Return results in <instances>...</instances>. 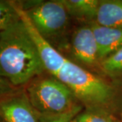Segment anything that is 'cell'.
I'll return each mask as SVG.
<instances>
[{
	"label": "cell",
	"instance_id": "cell-13",
	"mask_svg": "<svg viewBox=\"0 0 122 122\" xmlns=\"http://www.w3.org/2000/svg\"><path fill=\"white\" fill-rule=\"evenodd\" d=\"M117 119L115 114L108 110L85 109L73 119L72 122H115Z\"/></svg>",
	"mask_w": 122,
	"mask_h": 122
},
{
	"label": "cell",
	"instance_id": "cell-1",
	"mask_svg": "<svg viewBox=\"0 0 122 122\" xmlns=\"http://www.w3.org/2000/svg\"><path fill=\"white\" fill-rule=\"evenodd\" d=\"M46 72L35 44L20 20L0 31V75L24 87Z\"/></svg>",
	"mask_w": 122,
	"mask_h": 122
},
{
	"label": "cell",
	"instance_id": "cell-20",
	"mask_svg": "<svg viewBox=\"0 0 122 122\" xmlns=\"http://www.w3.org/2000/svg\"></svg>",
	"mask_w": 122,
	"mask_h": 122
},
{
	"label": "cell",
	"instance_id": "cell-8",
	"mask_svg": "<svg viewBox=\"0 0 122 122\" xmlns=\"http://www.w3.org/2000/svg\"><path fill=\"white\" fill-rule=\"evenodd\" d=\"M96 39L100 62L122 47V29L90 24Z\"/></svg>",
	"mask_w": 122,
	"mask_h": 122
},
{
	"label": "cell",
	"instance_id": "cell-9",
	"mask_svg": "<svg viewBox=\"0 0 122 122\" xmlns=\"http://www.w3.org/2000/svg\"><path fill=\"white\" fill-rule=\"evenodd\" d=\"M94 22L122 29V0H100Z\"/></svg>",
	"mask_w": 122,
	"mask_h": 122
},
{
	"label": "cell",
	"instance_id": "cell-11",
	"mask_svg": "<svg viewBox=\"0 0 122 122\" xmlns=\"http://www.w3.org/2000/svg\"><path fill=\"white\" fill-rule=\"evenodd\" d=\"M100 70L102 77L122 85V47L100 62Z\"/></svg>",
	"mask_w": 122,
	"mask_h": 122
},
{
	"label": "cell",
	"instance_id": "cell-18",
	"mask_svg": "<svg viewBox=\"0 0 122 122\" xmlns=\"http://www.w3.org/2000/svg\"><path fill=\"white\" fill-rule=\"evenodd\" d=\"M1 29H0V31H1Z\"/></svg>",
	"mask_w": 122,
	"mask_h": 122
},
{
	"label": "cell",
	"instance_id": "cell-3",
	"mask_svg": "<svg viewBox=\"0 0 122 122\" xmlns=\"http://www.w3.org/2000/svg\"><path fill=\"white\" fill-rule=\"evenodd\" d=\"M24 90L39 116H58L83 111V107L69 87L47 72L32 79Z\"/></svg>",
	"mask_w": 122,
	"mask_h": 122
},
{
	"label": "cell",
	"instance_id": "cell-5",
	"mask_svg": "<svg viewBox=\"0 0 122 122\" xmlns=\"http://www.w3.org/2000/svg\"><path fill=\"white\" fill-rule=\"evenodd\" d=\"M65 48L69 51V61L101 75L98 47L90 24L79 26L74 30Z\"/></svg>",
	"mask_w": 122,
	"mask_h": 122
},
{
	"label": "cell",
	"instance_id": "cell-19",
	"mask_svg": "<svg viewBox=\"0 0 122 122\" xmlns=\"http://www.w3.org/2000/svg\"><path fill=\"white\" fill-rule=\"evenodd\" d=\"M72 121H73V120H72ZM72 121H71V122H72Z\"/></svg>",
	"mask_w": 122,
	"mask_h": 122
},
{
	"label": "cell",
	"instance_id": "cell-7",
	"mask_svg": "<svg viewBox=\"0 0 122 122\" xmlns=\"http://www.w3.org/2000/svg\"><path fill=\"white\" fill-rule=\"evenodd\" d=\"M0 118L3 122H40L39 115L30 104L24 87L0 99Z\"/></svg>",
	"mask_w": 122,
	"mask_h": 122
},
{
	"label": "cell",
	"instance_id": "cell-2",
	"mask_svg": "<svg viewBox=\"0 0 122 122\" xmlns=\"http://www.w3.org/2000/svg\"><path fill=\"white\" fill-rule=\"evenodd\" d=\"M56 77L72 90L85 109H105L115 114L122 107V85L92 73L69 59Z\"/></svg>",
	"mask_w": 122,
	"mask_h": 122
},
{
	"label": "cell",
	"instance_id": "cell-6",
	"mask_svg": "<svg viewBox=\"0 0 122 122\" xmlns=\"http://www.w3.org/2000/svg\"><path fill=\"white\" fill-rule=\"evenodd\" d=\"M16 1L20 18L24 22L31 39L35 44L46 72L56 77L57 74L63 66L67 58L37 30L25 12L20 8L17 1Z\"/></svg>",
	"mask_w": 122,
	"mask_h": 122
},
{
	"label": "cell",
	"instance_id": "cell-17",
	"mask_svg": "<svg viewBox=\"0 0 122 122\" xmlns=\"http://www.w3.org/2000/svg\"><path fill=\"white\" fill-rule=\"evenodd\" d=\"M0 122H3V121L1 120V118H0Z\"/></svg>",
	"mask_w": 122,
	"mask_h": 122
},
{
	"label": "cell",
	"instance_id": "cell-12",
	"mask_svg": "<svg viewBox=\"0 0 122 122\" xmlns=\"http://www.w3.org/2000/svg\"><path fill=\"white\" fill-rule=\"evenodd\" d=\"M20 20L16 1L0 0V29H5Z\"/></svg>",
	"mask_w": 122,
	"mask_h": 122
},
{
	"label": "cell",
	"instance_id": "cell-4",
	"mask_svg": "<svg viewBox=\"0 0 122 122\" xmlns=\"http://www.w3.org/2000/svg\"><path fill=\"white\" fill-rule=\"evenodd\" d=\"M17 2L45 39L54 47V42L61 43L64 46L63 39L69 25L70 16L61 0Z\"/></svg>",
	"mask_w": 122,
	"mask_h": 122
},
{
	"label": "cell",
	"instance_id": "cell-10",
	"mask_svg": "<svg viewBox=\"0 0 122 122\" xmlns=\"http://www.w3.org/2000/svg\"><path fill=\"white\" fill-rule=\"evenodd\" d=\"M70 18L90 24L95 22L100 0H61Z\"/></svg>",
	"mask_w": 122,
	"mask_h": 122
},
{
	"label": "cell",
	"instance_id": "cell-15",
	"mask_svg": "<svg viewBox=\"0 0 122 122\" xmlns=\"http://www.w3.org/2000/svg\"><path fill=\"white\" fill-rule=\"evenodd\" d=\"M79 113H80L79 111H75V112H72L70 113L58 115V116L44 117L39 115V117L40 122H71V121Z\"/></svg>",
	"mask_w": 122,
	"mask_h": 122
},
{
	"label": "cell",
	"instance_id": "cell-14",
	"mask_svg": "<svg viewBox=\"0 0 122 122\" xmlns=\"http://www.w3.org/2000/svg\"><path fill=\"white\" fill-rule=\"evenodd\" d=\"M22 88L23 87H18L14 86L8 80L0 75V99L14 94L21 90Z\"/></svg>",
	"mask_w": 122,
	"mask_h": 122
},
{
	"label": "cell",
	"instance_id": "cell-16",
	"mask_svg": "<svg viewBox=\"0 0 122 122\" xmlns=\"http://www.w3.org/2000/svg\"><path fill=\"white\" fill-rule=\"evenodd\" d=\"M115 122H120V121H119V120L118 119H116V121H115Z\"/></svg>",
	"mask_w": 122,
	"mask_h": 122
}]
</instances>
